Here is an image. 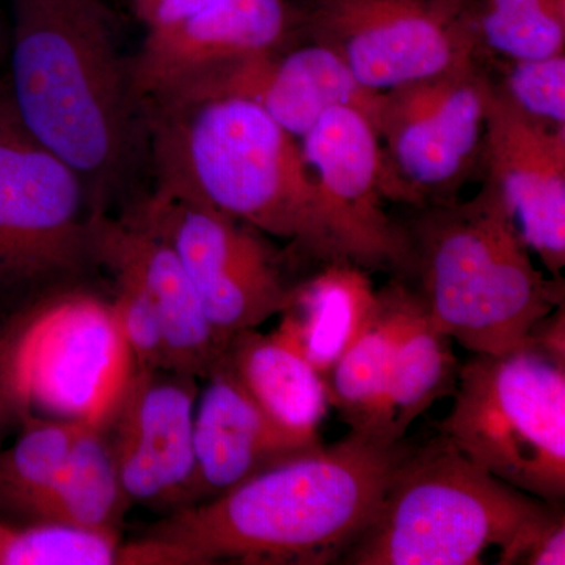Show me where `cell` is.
Returning <instances> with one entry per match:
<instances>
[{"label":"cell","mask_w":565,"mask_h":565,"mask_svg":"<svg viewBox=\"0 0 565 565\" xmlns=\"http://www.w3.org/2000/svg\"><path fill=\"white\" fill-rule=\"evenodd\" d=\"M411 440L349 430L262 471L228 492L185 505L148 535L191 565H326L341 559L374 519Z\"/></svg>","instance_id":"obj_1"},{"label":"cell","mask_w":565,"mask_h":565,"mask_svg":"<svg viewBox=\"0 0 565 565\" xmlns=\"http://www.w3.org/2000/svg\"><path fill=\"white\" fill-rule=\"evenodd\" d=\"M10 82L18 120L84 182L92 211L126 177L136 148L139 106L128 61L103 0H10Z\"/></svg>","instance_id":"obj_2"},{"label":"cell","mask_w":565,"mask_h":565,"mask_svg":"<svg viewBox=\"0 0 565 565\" xmlns=\"http://www.w3.org/2000/svg\"><path fill=\"white\" fill-rule=\"evenodd\" d=\"M154 192L206 204L319 264L349 262L300 139L237 98L145 106Z\"/></svg>","instance_id":"obj_3"},{"label":"cell","mask_w":565,"mask_h":565,"mask_svg":"<svg viewBox=\"0 0 565 565\" xmlns=\"http://www.w3.org/2000/svg\"><path fill=\"white\" fill-rule=\"evenodd\" d=\"M415 289L435 329L471 353L525 348L545 316L564 303L563 278L539 270L497 185L467 202L423 207L407 230Z\"/></svg>","instance_id":"obj_4"},{"label":"cell","mask_w":565,"mask_h":565,"mask_svg":"<svg viewBox=\"0 0 565 565\" xmlns=\"http://www.w3.org/2000/svg\"><path fill=\"white\" fill-rule=\"evenodd\" d=\"M544 500L494 478L437 433L412 446L345 565H476Z\"/></svg>","instance_id":"obj_5"},{"label":"cell","mask_w":565,"mask_h":565,"mask_svg":"<svg viewBox=\"0 0 565 565\" xmlns=\"http://www.w3.org/2000/svg\"><path fill=\"white\" fill-rule=\"evenodd\" d=\"M437 424L468 459L539 500L565 497V364L531 348L460 364Z\"/></svg>","instance_id":"obj_6"},{"label":"cell","mask_w":565,"mask_h":565,"mask_svg":"<svg viewBox=\"0 0 565 565\" xmlns=\"http://www.w3.org/2000/svg\"><path fill=\"white\" fill-rule=\"evenodd\" d=\"M84 182L39 143L0 90V308L24 313L96 266Z\"/></svg>","instance_id":"obj_7"},{"label":"cell","mask_w":565,"mask_h":565,"mask_svg":"<svg viewBox=\"0 0 565 565\" xmlns=\"http://www.w3.org/2000/svg\"><path fill=\"white\" fill-rule=\"evenodd\" d=\"M490 85L479 58L382 93L375 131L386 200L423 210L456 202L468 181L482 178Z\"/></svg>","instance_id":"obj_8"},{"label":"cell","mask_w":565,"mask_h":565,"mask_svg":"<svg viewBox=\"0 0 565 565\" xmlns=\"http://www.w3.org/2000/svg\"><path fill=\"white\" fill-rule=\"evenodd\" d=\"M297 35L332 51L370 90L482 57L476 0H294Z\"/></svg>","instance_id":"obj_9"},{"label":"cell","mask_w":565,"mask_h":565,"mask_svg":"<svg viewBox=\"0 0 565 565\" xmlns=\"http://www.w3.org/2000/svg\"><path fill=\"white\" fill-rule=\"evenodd\" d=\"M11 318L25 416L41 411L103 426L132 367L111 303L79 286Z\"/></svg>","instance_id":"obj_10"},{"label":"cell","mask_w":565,"mask_h":565,"mask_svg":"<svg viewBox=\"0 0 565 565\" xmlns=\"http://www.w3.org/2000/svg\"><path fill=\"white\" fill-rule=\"evenodd\" d=\"M172 247L221 337L258 329L288 310L297 281L264 233L206 204L152 192L125 215Z\"/></svg>","instance_id":"obj_11"},{"label":"cell","mask_w":565,"mask_h":565,"mask_svg":"<svg viewBox=\"0 0 565 565\" xmlns=\"http://www.w3.org/2000/svg\"><path fill=\"white\" fill-rule=\"evenodd\" d=\"M345 258L366 270L407 273V230L385 212L384 152L374 122L363 111L327 110L300 139Z\"/></svg>","instance_id":"obj_12"},{"label":"cell","mask_w":565,"mask_h":565,"mask_svg":"<svg viewBox=\"0 0 565 565\" xmlns=\"http://www.w3.org/2000/svg\"><path fill=\"white\" fill-rule=\"evenodd\" d=\"M193 375L131 367L104 433L126 497L134 503L185 508L196 500ZM174 509V511H177Z\"/></svg>","instance_id":"obj_13"},{"label":"cell","mask_w":565,"mask_h":565,"mask_svg":"<svg viewBox=\"0 0 565 565\" xmlns=\"http://www.w3.org/2000/svg\"><path fill=\"white\" fill-rule=\"evenodd\" d=\"M294 0H211L167 28L147 31L128 61L139 110L252 55L299 43Z\"/></svg>","instance_id":"obj_14"},{"label":"cell","mask_w":565,"mask_h":565,"mask_svg":"<svg viewBox=\"0 0 565 565\" xmlns=\"http://www.w3.org/2000/svg\"><path fill=\"white\" fill-rule=\"evenodd\" d=\"M482 180L514 214L523 239L553 278L565 266V128L534 120L492 77L487 102Z\"/></svg>","instance_id":"obj_15"},{"label":"cell","mask_w":565,"mask_h":565,"mask_svg":"<svg viewBox=\"0 0 565 565\" xmlns=\"http://www.w3.org/2000/svg\"><path fill=\"white\" fill-rule=\"evenodd\" d=\"M211 98H237L255 104L282 129L302 139L327 110L338 106L363 111L375 126L382 93L360 84L332 51L299 41L214 71L161 102L145 106Z\"/></svg>","instance_id":"obj_16"},{"label":"cell","mask_w":565,"mask_h":565,"mask_svg":"<svg viewBox=\"0 0 565 565\" xmlns=\"http://www.w3.org/2000/svg\"><path fill=\"white\" fill-rule=\"evenodd\" d=\"M96 266L131 278L161 315L170 370L207 379L225 360L230 340L204 315L199 296L172 247L154 233L104 211L92 214Z\"/></svg>","instance_id":"obj_17"},{"label":"cell","mask_w":565,"mask_h":565,"mask_svg":"<svg viewBox=\"0 0 565 565\" xmlns=\"http://www.w3.org/2000/svg\"><path fill=\"white\" fill-rule=\"evenodd\" d=\"M204 381L207 385L195 407L193 423V504L228 492L253 476L323 444L321 435L297 433L267 414L226 360Z\"/></svg>","instance_id":"obj_18"},{"label":"cell","mask_w":565,"mask_h":565,"mask_svg":"<svg viewBox=\"0 0 565 565\" xmlns=\"http://www.w3.org/2000/svg\"><path fill=\"white\" fill-rule=\"evenodd\" d=\"M381 291L370 270L352 262L321 264L294 288L278 330L327 379L381 311Z\"/></svg>","instance_id":"obj_19"},{"label":"cell","mask_w":565,"mask_h":565,"mask_svg":"<svg viewBox=\"0 0 565 565\" xmlns=\"http://www.w3.org/2000/svg\"><path fill=\"white\" fill-rule=\"evenodd\" d=\"M226 363L273 418L302 434H319L327 412V382L280 330H244L230 338Z\"/></svg>","instance_id":"obj_20"},{"label":"cell","mask_w":565,"mask_h":565,"mask_svg":"<svg viewBox=\"0 0 565 565\" xmlns=\"http://www.w3.org/2000/svg\"><path fill=\"white\" fill-rule=\"evenodd\" d=\"M129 504L104 427L88 424L51 484L17 512L35 523L118 534Z\"/></svg>","instance_id":"obj_21"},{"label":"cell","mask_w":565,"mask_h":565,"mask_svg":"<svg viewBox=\"0 0 565 565\" xmlns=\"http://www.w3.org/2000/svg\"><path fill=\"white\" fill-rule=\"evenodd\" d=\"M379 291L382 303L377 318L326 379L329 403L349 429L370 434L397 348L423 311L418 294L404 282H390Z\"/></svg>","instance_id":"obj_22"},{"label":"cell","mask_w":565,"mask_h":565,"mask_svg":"<svg viewBox=\"0 0 565 565\" xmlns=\"http://www.w3.org/2000/svg\"><path fill=\"white\" fill-rule=\"evenodd\" d=\"M459 367L451 338L435 329L423 307L394 355L373 434L393 444L407 438L419 416L452 396Z\"/></svg>","instance_id":"obj_23"},{"label":"cell","mask_w":565,"mask_h":565,"mask_svg":"<svg viewBox=\"0 0 565 565\" xmlns=\"http://www.w3.org/2000/svg\"><path fill=\"white\" fill-rule=\"evenodd\" d=\"M475 22L489 61L565 54V0H476Z\"/></svg>","instance_id":"obj_24"},{"label":"cell","mask_w":565,"mask_h":565,"mask_svg":"<svg viewBox=\"0 0 565 565\" xmlns=\"http://www.w3.org/2000/svg\"><path fill=\"white\" fill-rule=\"evenodd\" d=\"M88 424L29 415L21 423L18 440L0 451V504L17 512L29 498L50 486Z\"/></svg>","instance_id":"obj_25"},{"label":"cell","mask_w":565,"mask_h":565,"mask_svg":"<svg viewBox=\"0 0 565 565\" xmlns=\"http://www.w3.org/2000/svg\"><path fill=\"white\" fill-rule=\"evenodd\" d=\"M118 534L77 527L0 522V565L117 564Z\"/></svg>","instance_id":"obj_26"},{"label":"cell","mask_w":565,"mask_h":565,"mask_svg":"<svg viewBox=\"0 0 565 565\" xmlns=\"http://www.w3.org/2000/svg\"><path fill=\"white\" fill-rule=\"evenodd\" d=\"M493 79L514 106L534 120L565 128V54L533 61H497Z\"/></svg>","instance_id":"obj_27"},{"label":"cell","mask_w":565,"mask_h":565,"mask_svg":"<svg viewBox=\"0 0 565 565\" xmlns=\"http://www.w3.org/2000/svg\"><path fill=\"white\" fill-rule=\"evenodd\" d=\"M111 277L115 280L111 310L132 367L141 371L170 370L169 349L158 308L131 278L122 274H111Z\"/></svg>","instance_id":"obj_28"},{"label":"cell","mask_w":565,"mask_h":565,"mask_svg":"<svg viewBox=\"0 0 565 565\" xmlns=\"http://www.w3.org/2000/svg\"><path fill=\"white\" fill-rule=\"evenodd\" d=\"M500 565H564L565 512L563 501H544L515 527L500 546Z\"/></svg>","instance_id":"obj_29"},{"label":"cell","mask_w":565,"mask_h":565,"mask_svg":"<svg viewBox=\"0 0 565 565\" xmlns=\"http://www.w3.org/2000/svg\"><path fill=\"white\" fill-rule=\"evenodd\" d=\"M14 345L17 327L10 316L7 321H0V430L11 423H22L28 418L14 384Z\"/></svg>","instance_id":"obj_30"},{"label":"cell","mask_w":565,"mask_h":565,"mask_svg":"<svg viewBox=\"0 0 565 565\" xmlns=\"http://www.w3.org/2000/svg\"><path fill=\"white\" fill-rule=\"evenodd\" d=\"M210 2L211 0H129L134 13L143 22L147 31L185 20Z\"/></svg>","instance_id":"obj_31"},{"label":"cell","mask_w":565,"mask_h":565,"mask_svg":"<svg viewBox=\"0 0 565 565\" xmlns=\"http://www.w3.org/2000/svg\"><path fill=\"white\" fill-rule=\"evenodd\" d=\"M525 348L534 349L542 355L565 364V310L564 303L556 307L542 321L535 323Z\"/></svg>","instance_id":"obj_32"}]
</instances>
